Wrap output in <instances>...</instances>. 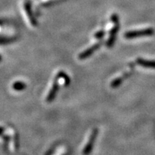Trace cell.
Masks as SVG:
<instances>
[{
	"label": "cell",
	"instance_id": "6da1fadb",
	"mask_svg": "<svg viewBox=\"0 0 155 155\" xmlns=\"http://www.w3.org/2000/svg\"><path fill=\"white\" fill-rule=\"evenodd\" d=\"M154 34V30L152 28H147L144 30H134L129 31V32H126L124 37L126 38L131 39L135 38H139V37L144 36H150Z\"/></svg>",
	"mask_w": 155,
	"mask_h": 155
},
{
	"label": "cell",
	"instance_id": "7a4b0ae2",
	"mask_svg": "<svg viewBox=\"0 0 155 155\" xmlns=\"http://www.w3.org/2000/svg\"><path fill=\"white\" fill-rule=\"evenodd\" d=\"M98 134V130L97 129H94V130L92 131L90 137H89L88 142H87L86 145L85 146L84 149H83V155H89L91 154V152H92Z\"/></svg>",
	"mask_w": 155,
	"mask_h": 155
},
{
	"label": "cell",
	"instance_id": "3957f363",
	"mask_svg": "<svg viewBox=\"0 0 155 155\" xmlns=\"http://www.w3.org/2000/svg\"><path fill=\"white\" fill-rule=\"evenodd\" d=\"M112 20L114 22V27L110 32L109 38L107 41V47L111 48L114 45V42H115V39L116 36V33H117L118 28H119V24H118V17L116 15H113L112 17Z\"/></svg>",
	"mask_w": 155,
	"mask_h": 155
},
{
	"label": "cell",
	"instance_id": "277c9868",
	"mask_svg": "<svg viewBox=\"0 0 155 155\" xmlns=\"http://www.w3.org/2000/svg\"><path fill=\"white\" fill-rule=\"evenodd\" d=\"M60 76H61V74L57 75V77L55 78V80L53 81V85H52L51 88H50L49 93H48L47 98H46V100H47L48 102H51L55 99L56 94H57V92L59 89V84H58V79H59Z\"/></svg>",
	"mask_w": 155,
	"mask_h": 155
},
{
	"label": "cell",
	"instance_id": "5b68a950",
	"mask_svg": "<svg viewBox=\"0 0 155 155\" xmlns=\"http://www.w3.org/2000/svg\"><path fill=\"white\" fill-rule=\"evenodd\" d=\"M101 45V42H96V43L93 45L91 46V47L87 48L86 50H85L84 51H83L82 53L79 54L78 58L80 60H84V59H86V58H88L89 56L91 55L96 50H98V48H100Z\"/></svg>",
	"mask_w": 155,
	"mask_h": 155
},
{
	"label": "cell",
	"instance_id": "8992f818",
	"mask_svg": "<svg viewBox=\"0 0 155 155\" xmlns=\"http://www.w3.org/2000/svg\"><path fill=\"white\" fill-rule=\"evenodd\" d=\"M137 63L143 67L155 68V61H147V60L142 59V58H138L137 60Z\"/></svg>",
	"mask_w": 155,
	"mask_h": 155
},
{
	"label": "cell",
	"instance_id": "52a82bcc",
	"mask_svg": "<svg viewBox=\"0 0 155 155\" xmlns=\"http://www.w3.org/2000/svg\"><path fill=\"white\" fill-rule=\"evenodd\" d=\"M129 75H130V73H124L121 76L117 78L115 80H114L111 83V86L112 88H117L118 86H120V84H121L122 82H123L126 78H127Z\"/></svg>",
	"mask_w": 155,
	"mask_h": 155
},
{
	"label": "cell",
	"instance_id": "ba28073f",
	"mask_svg": "<svg viewBox=\"0 0 155 155\" xmlns=\"http://www.w3.org/2000/svg\"><path fill=\"white\" fill-rule=\"evenodd\" d=\"M13 88H14L15 90L20 91V90H22L23 88H25V83H23L22 82H17L14 84V86H13Z\"/></svg>",
	"mask_w": 155,
	"mask_h": 155
},
{
	"label": "cell",
	"instance_id": "9c48e42d",
	"mask_svg": "<svg viewBox=\"0 0 155 155\" xmlns=\"http://www.w3.org/2000/svg\"><path fill=\"white\" fill-rule=\"evenodd\" d=\"M104 34H105V32H104V31H100V32L96 33V35H95V37H96V38H101L104 35Z\"/></svg>",
	"mask_w": 155,
	"mask_h": 155
}]
</instances>
